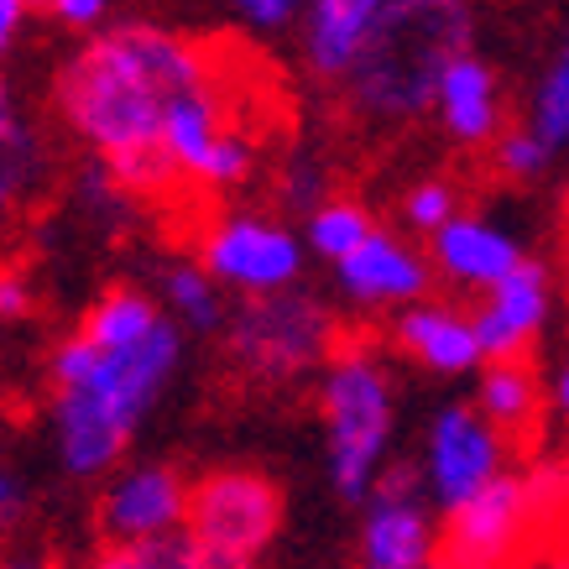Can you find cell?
I'll list each match as a JSON object with an SVG mask.
<instances>
[{
  "label": "cell",
  "instance_id": "obj_1",
  "mask_svg": "<svg viewBox=\"0 0 569 569\" xmlns=\"http://www.w3.org/2000/svg\"><path fill=\"white\" fill-rule=\"evenodd\" d=\"M214 58V48L173 27L110 21L52 69L48 104L58 126L137 199L173 193L178 173L162 152L168 110L183 89L209 79Z\"/></svg>",
  "mask_w": 569,
  "mask_h": 569
},
{
  "label": "cell",
  "instance_id": "obj_2",
  "mask_svg": "<svg viewBox=\"0 0 569 569\" xmlns=\"http://www.w3.org/2000/svg\"><path fill=\"white\" fill-rule=\"evenodd\" d=\"M183 366V325L168 303L110 288L48 361L52 445L73 481H100L121 466L141 418Z\"/></svg>",
  "mask_w": 569,
  "mask_h": 569
},
{
  "label": "cell",
  "instance_id": "obj_3",
  "mask_svg": "<svg viewBox=\"0 0 569 569\" xmlns=\"http://www.w3.org/2000/svg\"><path fill=\"white\" fill-rule=\"evenodd\" d=\"M470 42H476L470 0H387V11L340 79L346 110L377 131L423 121L433 116L445 69Z\"/></svg>",
  "mask_w": 569,
  "mask_h": 569
},
{
  "label": "cell",
  "instance_id": "obj_4",
  "mask_svg": "<svg viewBox=\"0 0 569 569\" xmlns=\"http://www.w3.org/2000/svg\"><path fill=\"white\" fill-rule=\"evenodd\" d=\"M325 455H329V481L346 501L361 507L371 497V486L387 470V445H392V418H397V392L392 371L377 350L346 346L335 350L325 366Z\"/></svg>",
  "mask_w": 569,
  "mask_h": 569
},
{
  "label": "cell",
  "instance_id": "obj_5",
  "mask_svg": "<svg viewBox=\"0 0 569 569\" xmlns=\"http://www.w3.org/2000/svg\"><path fill=\"white\" fill-rule=\"evenodd\" d=\"M224 350L241 377L277 387L329 366L340 340H335V313L319 298L277 288V293H246L241 309L224 319Z\"/></svg>",
  "mask_w": 569,
  "mask_h": 569
},
{
  "label": "cell",
  "instance_id": "obj_6",
  "mask_svg": "<svg viewBox=\"0 0 569 569\" xmlns=\"http://www.w3.org/2000/svg\"><path fill=\"white\" fill-rule=\"evenodd\" d=\"M538 543H553V533L538 512L528 470H501L476 497L445 512L433 559H445L449 569H528Z\"/></svg>",
  "mask_w": 569,
  "mask_h": 569
},
{
  "label": "cell",
  "instance_id": "obj_7",
  "mask_svg": "<svg viewBox=\"0 0 569 569\" xmlns=\"http://www.w3.org/2000/svg\"><path fill=\"white\" fill-rule=\"evenodd\" d=\"M282 528V491L261 470H209L189 486L183 533L230 559H261Z\"/></svg>",
  "mask_w": 569,
  "mask_h": 569
},
{
  "label": "cell",
  "instance_id": "obj_8",
  "mask_svg": "<svg viewBox=\"0 0 569 569\" xmlns=\"http://www.w3.org/2000/svg\"><path fill=\"white\" fill-rule=\"evenodd\" d=\"M507 433L481 413V402H449L439 408L423 439V486L429 501L439 507H460L476 497L491 476H501V455H507Z\"/></svg>",
  "mask_w": 569,
  "mask_h": 569
},
{
  "label": "cell",
  "instance_id": "obj_9",
  "mask_svg": "<svg viewBox=\"0 0 569 569\" xmlns=\"http://www.w3.org/2000/svg\"><path fill=\"white\" fill-rule=\"evenodd\" d=\"M423 470L387 466L366 497L361 518V569H429L439 553L433 522L423 512Z\"/></svg>",
  "mask_w": 569,
  "mask_h": 569
},
{
  "label": "cell",
  "instance_id": "obj_10",
  "mask_svg": "<svg viewBox=\"0 0 569 569\" xmlns=\"http://www.w3.org/2000/svg\"><path fill=\"white\" fill-rule=\"evenodd\" d=\"M199 261L236 293H277L293 288L303 272V246L293 230H282L257 214H224L199 241Z\"/></svg>",
  "mask_w": 569,
  "mask_h": 569
},
{
  "label": "cell",
  "instance_id": "obj_11",
  "mask_svg": "<svg viewBox=\"0 0 569 569\" xmlns=\"http://www.w3.org/2000/svg\"><path fill=\"white\" fill-rule=\"evenodd\" d=\"M104 543H147V538L183 533L189 522V481L173 466L116 470L94 507Z\"/></svg>",
  "mask_w": 569,
  "mask_h": 569
},
{
  "label": "cell",
  "instance_id": "obj_12",
  "mask_svg": "<svg viewBox=\"0 0 569 569\" xmlns=\"http://www.w3.org/2000/svg\"><path fill=\"white\" fill-rule=\"evenodd\" d=\"M549 267L533 257H522L512 272L486 288V303L470 319H476V335H481V356L486 361H518L533 350V340L549 325Z\"/></svg>",
  "mask_w": 569,
  "mask_h": 569
},
{
  "label": "cell",
  "instance_id": "obj_13",
  "mask_svg": "<svg viewBox=\"0 0 569 569\" xmlns=\"http://www.w3.org/2000/svg\"><path fill=\"white\" fill-rule=\"evenodd\" d=\"M335 277H340L350 303H361V309H402V303L429 293L433 257H423L413 241L371 230L350 257L335 261Z\"/></svg>",
  "mask_w": 569,
  "mask_h": 569
},
{
  "label": "cell",
  "instance_id": "obj_14",
  "mask_svg": "<svg viewBox=\"0 0 569 569\" xmlns=\"http://www.w3.org/2000/svg\"><path fill=\"white\" fill-rule=\"evenodd\" d=\"M52 183V147L21 94L0 79V230L27 214Z\"/></svg>",
  "mask_w": 569,
  "mask_h": 569
},
{
  "label": "cell",
  "instance_id": "obj_15",
  "mask_svg": "<svg viewBox=\"0 0 569 569\" xmlns=\"http://www.w3.org/2000/svg\"><path fill=\"white\" fill-rule=\"evenodd\" d=\"M433 121L455 147H491L507 131L501 79L476 48H466L445 69L439 94H433Z\"/></svg>",
  "mask_w": 569,
  "mask_h": 569
},
{
  "label": "cell",
  "instance_id": "obj_16",
  "mask_svg": "<svg viewBox=\"0 0 569 569\" xmlns=\"http://www.w3.org/2000/svg\"><path fill=\"white\" fill-rule=\"evenodd\" d=\"M392 346L439 377H466V371L486 366L476 319L455 303H423V298L402 303L392 319Z\"/></svg>",
  "mask_w": 569,
  "mask_h": 569
},
{
  "label": "cell",
  "instance_id": "obj_17",
  "mask_svg": "<svg viewBox=\"0 0 569 569\" xmlns=\"http://www.w3.org/2000/svg\"><path fill=\"white\" fill-rule=\"evenodd\" d=\"M433 272L449 277L455 288H491L522 261V241L507 236L501 224H491L486 214H455L429 236Z\"/></svg>",
  "mask_w": 569,
  "mask_h": 569
},
{
  "label": "cell",
  "instance_id": "obj_18",
  "mask_svg": "<svg viewBox=\"0 0 569 569\" xmlns=\"http://www.w3.org/2000/svg\"><path fill=\"white\" fill-rule=\"evenodd\" d=\"M381 11H387V0H303L298 27H303V63L313 79L340 84Z\"/></svg>",
  "mask_w": 569,
  "mask_h": 569
},
{
  "label": "cell",
  "instance_id": "obj_19",
  "mask_svg": "<svg viewBox=\"0 0 569 569\" xmlns=\"http://www.w3.org/2000/svg\"><path fill=\"white\" fill-rule=\"evenodd\" d=\"M481 413L507 433L512 449H528V439L538 433V413H543V392H538V377L533 366L522 361H486V377H481Z\"/></svg>",
  "mask_w": 569,
  "mask_h": 569
},
{
  "label": "cell",
  "instance_id": "obj_20",
  "mask_svg": "<svg viewBox=\"0 0 569 569\" xmlns=\"http://www.w3.org/2000/svg\"><path fill=\"white\" fill-rule=\"evenodd\" d=\"M84 569H257V559H230L189 533L147 538V543H100V553Z\"/></svg>",
  "mask_w": 569,
  "mask_h": 569
},
{
  "label": "cell",
  "instance_id": "obj_21",
  "mask_svg": "<svg viewBox=\"0 0 569 569\" xmlns=\"http://www.w3.org/2000/svg\"><path fill=\"white\" fill-rule=\"evenodd\" d=\"M162 303L183 329L193 335H220L230 309H224V282L204 261H178L162 272Z\"/></svg>",
  "mask_w": 569,
  "mask_h": 569
},
{
  "label": "cell",
  "instance_id": "obj_22",
  "mask_svg": "<svg viewBox=\"0 0 569 569\" xmlns=\"http://www.w3.org/2000/svg\"><path fill=\"white\" fill-rule=\"evenodd\" d=\"M528 126H533L549 152H565L569 147V27L559 37L553 58L543 63L538 73V89H533V104H528Z\"/></svg>",
  "mask_w": 569,
  "mask_h": 569
},
{
  "label": "cell",
  "instance_id": "obj_23",
  "mask_svg": "<svg viewBox=\"0 0 569 569\" xmlns=\"http://www.w3.org/2000/svg\"><path fill=\"white\" fill-rule=\"evenodd\" d=\"M371 230H377V220H371V209L356 204V199H319L309 214V246L325 261L350 257Z\"/></svg>",
  "mask_w": 569,
  "mask_h": 569
},
{
  "label": "cell",
  "instance_id": "obj_24",
  "mask_svg": "<svg viewBox=\"0 0 569 569\" xmlns=\"http://www.w3.org/2000/svg\"><path fill=\"white\" fill-rule=\"evenodd\" d=\"M491 162H497L501 178H512V183H533V178H543V168L553 162V152L543 147V137H538L533 126H507L497 141H491Z\"/></svg>",
  "mask_w": 569,
  "mask_h": 569
},
{
  "label": "cell",
  "instance_id": "obj_25",
  "mask_svg": "<svg viewBox=\"0 0 569 569\" xmlns=\"http://www.w3.org/2000/svg\"><path fill=\"white\" fill-rule=\"evenodd\" d=\"M455 214H460V189L449 178H423V183H413V189L402 193V220L413 224L418 236H433Z\"/></svg>",
  "mask_w": 569,
  "mask_h": 569
},
{
  "label": "cell",
  "instance_id": "obj_26",
  "mask_svg": "<svg viewBox=\"0 0 569 569\" xmlns=\"http://www.w3.org/2000/svg\"><path fill=\"white\" fill-rule=\"evenodd\" d=\"M224 6L236 11L241 27H251V32H261V37L288 32V27L303 21V0H224Z\"/></svg>",
  "mask_w": 569,
  "mask_h": 569
},
{
  "label": "cell",
  "instance_id": "obj_27",
  "mask_svg": "<svg viewBox=\"0 0 569 569\" xmlns=\"http://www.w3.org/2000/svg\"><path fill=\"white\" fill-rule=\"evenodd\" d=\"M63 32H79V37H89V32H100V27H110V11H116V0H48L42 6Z\"/></svg>",
  "mask_w": 569,
  "mask_h": 569
},
{
  "label": "cell",
  "instance_id": "obj_28",
  "mask_svg": "<svg viewBox=\"0 0 569 569\" xmlns=\"http://www.w3.org/2000/svg\"><path fill=\"white\" fill-rule=\"evenodd\" d=\"M32 309H37V288H32V277H27V267H0V319L17 325Z\"/></svg>",
  "mask_w": 569,
  "mask_h": 569
},
{
  "label": "cell",
  "instance_id": "obj_29",
  "mask_svg": "<svg viewBox=\"0 0 569 569\" xmlns=\"http://www.w3.org/2000/svg\"><path fill=\"white\" fill-rule=\"evenodd\" d=\"M27 518V481H21L17 470L0 460V538H11Z\"/></svg>",
  "mask_w": 569,
  "mask_h": 569
},
{
  "label": "cell",
  "instance_id": "obj_30",
  "mask_svg": "<svg viewBox=\"0 0 569 569\" xmlns=\"http://www.w3.org/2000/svg\"><path fill=\"white\" fill-rule=\"evenodd\" d=\"M27 11H32V0H0V63L17 52L21 27H27Z\"/></svg>",
  "mask_w": 569,
  "mask_h": 569
},
{
  "label": "cell",
  "instance_id": "obj_31",
  "mask_svg": "<svg viewBox=\"0 0 569 569\" xmlns=\"http://www.w3.org/2000/svg\"><path fill=\"white\" fill-rule=\"evenodd\" d=\"M0 569H63L58 559H48V553H6L0 559Z\"/></svg>",
  "mask_w": 569,
  "mask_h": 569
},
{
  "label": "cell",
  "instance_id": "obj_32",
  "mask_svg": "<svg viewBox=\"0 0 569 569\" xmlns=\"http://www.w3.org/2000/svg\"><path fill=\"white\" fill-rule=\"evenodd\" d=\"M553 408H559V413L569 418V361H565V371L553 377Z\"/></svg>",
  "mask_w": 569,
  "mask_h": 569
},
{
  "label": "cell",
  "instance_id": "obj_33",
  "mask_svg": "<svg viewBox=\"0 0 569 569\" xmlns=\"http://www.w3.org/2000/svg\"><path fill=\"white\" fill-rule=\"evenodd\" d=\"M559 224H565V241H569V183H565V199H559Z\"/></svg>",
  "mask_w": 569,
  "mask_h": 569
},
{
  "label": "cell",
  "instance_id": "obj_34",
  "mask_svg": "<svg viewBox=\"0 0 569 569\" xmlns=\"http://www.w3.org/2000/svg\"><path fill=\"white\" fill-rule=\"evenodd\" d=\"M559 470H565V497H569V449L559 455Z\"/></svg>",
  "mask_w": 569,
  "mask_h": 569
},
{
  "label": "cell",
  "instance_id": "obj_35",
  "mask_svg": "<svg viewBox=\"0 0 569 569\" xmlns=\"http://www.w3.org/2000/svg\"><path fill=\"white\" fill-rule=\"evenodd\" d=\"M429 569H449V565H445V559H433V565H429Z\"/></svg>",
  "mask_w": 569,
  "mask_h": 569
},
{
  "label": "cell",
  "instance_id": "obj_36",
  "mask_svg": "<svg viewBox=\"0 0 569 569\" xmlns=\"http://www.w3.org/2000/svg\"><path fill=\"white\" fill-rule=\"evenodd\" d=\"M559 569H569V553H565V565H559Z\"/></svg>",
  "mask_w": 569,
  "mask_h": 569
},
{
  "label": "cell",
  "instance_id": "obj_37",
  "mask_svg": "<svg viewBox=\"0 0 569 569\" xmlns=\"http://www.w3.org/2000/svg\"><path fill=\"white\" fill-rule=\"evenodd\" d=\"M32 6H48V0H32Z\"/></svg>",
  "mask_w": 569,
  "mask_h": 569
}]
</instances>
